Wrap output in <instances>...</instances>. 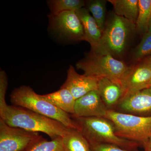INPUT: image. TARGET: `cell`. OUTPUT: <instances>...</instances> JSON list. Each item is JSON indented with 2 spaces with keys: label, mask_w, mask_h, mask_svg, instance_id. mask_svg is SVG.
<instances>
[{
  "label": "cell",
  "mask_w": 151,
  "mask_h": 151,
  "mask_svg": "<svg viewBox=\"0 0 151 151\" xmlns=\"http://www.w3.org/2000/svg\"><path fill=\"white\" fill-rule=\"evenodd\" d=\"M0 119L12 127L45 133L51 139L63 138L70 129L56 120L13 105H7L0 110Z\"/></svg>",
  "instance_id": "cell-1"
},
{
  "label": "cell",
  "mask_w": 151,
  "mask_h": 151,
  "mask_svg": "<svg viewBox=\"0 0 151 151\" xmlns=\"http://www.w3.org/2000/svg\"><path fill=\"white\" fill-rule=\"evenodd\" d=\"M73 117V120L78 125V131L90 145L97 143L111 144L129 150H134L142 145L137 142L118 136L116 134L114 124L106 118Z\"/></svg>",
  "instance_id": "cell-2"
},
{
  "label": "cell",
  "mask_w": 151,
  "mask_h": 151,
  "mask_svg": "<svg viewBox=\"0 0 151 151\" xmlns=\"http://www.w3.org/2000/svg\"><path fill=\"white\" fill-rule=\"evenodd\" d=\"M10 101L13 105L56 120L69 129L78 130V125L69 114L44 99L29 86H22L14 89L11 93Z\"/></svg>",
  "instance_id": "cell-3"
},
{
  "label": "cell",
  "mask_w": 151,
  "mask_h": 151,
  "mask_svg": "<svg viewBox=\"0 0 151 151\" xmlns=\"http://www.w3.org/2000/svg\"><path fill=\"white\" fill-rule=\"evenodd\" d=\"M76 67L83 70L85 75L105 77L121 86L122 79L130 67L107 52H97L92 50L76 63Z\"/></svg>",
  "instance_id": "cell-4"
},
{
  "label": "cell",
  "mask_w": 151,
  "mask_h": 151,
  "mask_svg": "<svg viewBox=\"0 0 151 151\" xmlns=\"http://www.w3.org/2000/svg\"><path fill=\"white\" fill-rule=\"evenodd\" d=\"M135 29L134 23L114 13L105 23L99 46L91 50L97 52H107L113 56L122 54Z\"/></svg>",
  "instance_id": "cell-5"
},
{
  "label": "cell",
  "mask_w": 151,
  "mask_h": 151,
  "mask_svg": "<svg viewBox=\"0 0 151 151\" xmlns=\"http://www.w3.org/2000/svg\"><path fill=\"white\" fill-rule=\"evenodd\" d=\"M115 126L120 137L143 145L151 137V116H135L108 110L105 117Z\"/></svg>",
  "instance_id": "cell-6"
},
{
  "label": "cell",
  "mask_w": 151,
  "mask_h": 151,
  "mask_svg": "<svg viewBox=\"0 0 151 151\" xmlns=\"http://www.w3.org/2000/svg\"><path fill=\"white\" fill-rule=\"evenodd\" d=\"M42 136L9 126L0 119V151H27Z\"/></svg>",
  "instance_id": "cell-7"
},
{
  "label": "cell",
  "mask_w": 151,
  "mask_h": 151,
  "mask_svg": "<svg viewBox=\"0 0 151 151\" xmlns=\"http://www.w3.org/2000/svg\"><path fill=\"white\" fill-rule=\"evenodd\" d=\"M49 18L52 29L61 37L71 41L84 40L83 25L75 11L62 12Z\"/></svg>",
  "instance_id": "cell-8"
},
{
  "label": "cell",
  "mask_w": 151,
  "mask_h": 151,
  "mask_svg": "<svg viewBox=\"0 0 151 151\" xmlns=\"http://www.w3.org/2000/svg\"><path fill=\"white\" fill-rule=\"evenodd\" d=\"M122 98L151 86V66L142 62L129 67L121 83Z\"/></svg>",
  "instance_id": "cell-9"
},
{
  "label": "cell",
  "mask_w": 151,
  "mask_h": 151,
  "mask_svg": "<svg viewBox=\"0 0 151 151\" xmlns=\"http://www.w3.org/2000/svg\"><path fill=\"white\" fill-rule=\"evenodd\" d=\"M116 107L121 113L151 116V87L125 96Z\"/></svg>",
  "instance_id": "cell-10"
},
{
  "label": "cell",
  "mask_w": 151,
  "mask_h": 151,
  "mask_svg": "<svg viewBox=\"0 0 151 151\" xmlns=\"http://www.w3.org/2000/svg\"><path fill=\"white\" fill-rule=\"evenodd\" d=\"M108 110L98 90H94L76 100L73 116L78 118H105Z\"/></svg>",
  "instance_id": "cell-11"
},
{
  "label": "cell",
  "mask_w": 151,
  "mask_h": 151,
  "mask_svg": "<svg viewBox=\"0 0 151 151\" xmlns=\"http://www.w3.org/2000/svg\"><path fill=\"white\" fill-rule=\"evenodd\" d=\"M98 78L81 75L75 68L70 65L67 71L66 80L61 87L70 91L76 100L88 93L98 89Z\"/></svg>",
  "instance_id": "cell-12"
},
{
  "label": "cell",
  "mask_w": 151,
  "mask_h": 151,
  "mask_svg": "<svg viewBox=\"0 0 151 151\" xmlns=\"http://www.w3.org/2000/svg\"><path fill=\"white\" fill-rule=\"evenodd\" d=\"M97 90L108 110L117 106L124 93L120 84L105 77L98 78Z\"/></svg>",
  "instance_id": "cell-13"
},
{
  "label": "cell",
  "mask_w": 151,
  "mask_h": 151,
  "mask_svg": "<svg viewBox=\"0 0 151 151\" xmlns=\"http://www.w3.org/2000/svg\"><path fill=\"white\" fill-rule=\"evenodd\" d=\"M76 12L83 25L84 41L90 44L91 49H96L100 43L103 32L86 8H82Z\"/></svg>",
  "instance_id": "cell-14"
},
{
  "label": "cell",
  "mask_w": 151,
  "mask_h": 151,
  "mask_svg": "<svg viewBox=\"0 0 151 151\" xmlns=\"http://www.w3.org/2000/svg\"><path fill=\"white\" fill-rule=\"evenodd\" d=\"M41 95L44 99L65 113L74 114L76 100L68 89L61 87L56 92Z\"/></svg>",
  "instance_id": "cell-15"
},
{
  "label": "cell",
  "mask_w": 151,
  "mask_h": 151,
  "mask_svg": "<svg viewBox=\"0 0 151 151\" xmlns=\"http://www.w3.org/2000/svg\"><path fill=\"white\" fill-rule=\"evenodd\" d=\"M113 5L114 13L124 17L136 24L138 15V0H109Z\"/></svg>",
  "instance_id": "cell-16"
},
{
  "label": "cell",
  "mask_w": 151,
  "mask_h": 151,
  "mask_svg": "<svg viewBox=\"0 0 151 151\" xmlns=\"http://www.w3.org/2000/svg\"><path fill=\"white\" fill-rule=\"evenodd\" d=\"M63 142L66 151H91L89 142L78 130L70 129Z\"/></svg>",
  "instance_id": "cell-17"
},
{
  "label": "cell",
  "mask_w": 151,
  "mask_h": 151,
  "mask_svg": "<svg viewBox=\"0 0 151 151\" xmlns=\"http://www.w3.org/2000/svg\"><path fill=\"white\" fill-rule=\"evenodd\" d=\"M47 3L51 16L66 11L76 12L85 6V1L82 0H50Z\"/></svg>",
  "instance_id": "cell-18"
},
{
  "label": "cell",
  "mask_w": 151,
  "mask_h": 151,
  "mask_svg": "<svg viewBox=\"0 0 151 151\" xmlns=\"http://www.w3.org/2000/svg\"><path fill=\"white\" fill-rule=\"evenodd\" d=\"M139 12L136 29L139 32L145 34L149 31L151 17V0H138Z\"/></svg>",
  "instance_id": "cell-19"
},
{
  "label": "cell",
  "mask_w": 151,
  "mask_h": 151,
  "mask_svg": "<svg viewBox=\"0 0 151 151\" xmlns=\"http://www.w3.org/2000/svg\"><path fill=\"white\" fill-rule=\"evenodd\" d=\"M106 2L104 0H91L85 2L86 8L92 13V16L102 32L106 23Z\"/></svg>",
  "instance_id": "cell-20"
},
{
  "label": "cell",
  "mask_w": 151,
  "mask_h": 151,
  "mask_svg": "<svg viewBox=\"0 0 151 151\" xmlns=\"http://www.w3.org/2000/svg\"><path fill=\"white\" fill-rule=\"evenodd\" d=\"M27 151H66L63 145L62 137L50 141L42 137L31 146Z\"/></svg>",
  "instance_id": "cell-21"
},
{
  "label": "cell",
  "mask_w": 151,
  "mask_h": 151,
  "mask_svg": "<svg viewBox=\"0 0 151 151\" xmlns=\"http://www.w3.org/2000/svg\"><path fill=\"white\" fill-rule=\"evenodd\" d=\"M150 55H151V32H148L144 34L141 42L135 48L133 58L136 60H140Z\"/></svg>",
  "instance_id": "cell-22"
},
{
  "label": "cell",
  "mask_w": 151,
  "mask_h": 151,
  "mask_svg": "<svg viewBox=\"0 0 151 151\" xmlns=\"http://www.w3.org/2000/svg\"><path fill=\"white\" fill-rule=\"evenodd\" d=\"M8 81L5 71H0V110L7 105L6 102V94L7 89Z\"/></svg>",
  "instance_id": "cell-23"
},
{
  "label": "cell",
  "mask_w": 151,
  "mask_h": 151,
  "mask_svg": "<svg viewBox=\"0 0 151 151\" xmlns=\"http://www.w3.org/2000/svg\"><path fill=\"white\" fill-rule=\"evenodd\" d=\"M91 151H138L129 150L108 144L97 143L90 145Z\"/></svg>",
  "instance_id": "cell-24"
},
{
  "label": "cell",
  "mask_w": 151,
  "mask_h": 151,
  "mask_svg": "<svg viewBox=\"0 0 151 151\" xmlns=\"http://www.w3.org/2000/svg\"><path fill=\"white\" fill-rule=\"evenodd\" d=\"M142 145L145 148V151H151V137L144 143Z\"/></svg>",
  "instance_id": "cell-25"
},
{
  "label": "cell",
  "mask_w": 151,
  "mask_h": 151,
  "mask_svg": "<svg viewBox=\"0 0 151 151\" xmlns=\"http://www.w3.org/2000/svg\"><path fill=\"white\" fill-rule=\"evenodd\" d=\"M142 62L151 66V55L145 59Z\"/></svg>",
  "instance_id": "cell-26"
},
{
  "label": "cell",
  "mask_w": 151,
  "mask_h": 151,
  "mask_svg": "<svg viewBox=\"0 0 151 151\" xmlns=\"http://www.w3.org/2000/svg\"><path fill=\"white\" fill-rule=\"evenodd\" d=\"M148 32H151V17L150 20V24H149Z\"/></svg>",
  "instance_id": "cell-27"
},
{
  "label": "cell",
  "mask_w": 151,
  "mask_h": 151,
  "mask_svg": "<svg viewBox=\"0 0 151 151\" xmlns=\"http://www.w3.org/2000/svg\"></svg>",
  "instance_id": "cell-28"
}]
</instances>
